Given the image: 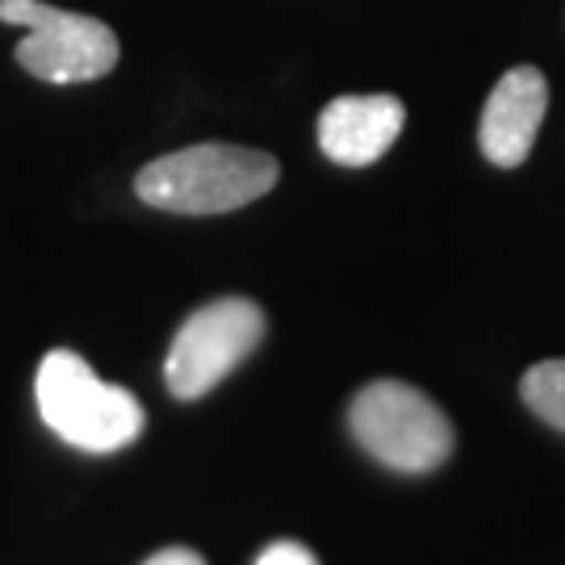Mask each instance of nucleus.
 <instances>
[{
    "label": "nucleus",
    "instance_id": "nucleus-1",
    "mask_svg": "<svg viewBox=\"0 0 565 565\" xmlns=\"http://www.w3.org/2000/svg\"><path fill=\"white\" fill-rule=\"evenodd\" d=\"M281 177L277 160L256 147H231V142H198L172 156H160L135 177L139 202L163 214H231L243 205L260 202L273 193Z\"/></svg>",
    "mask_w": 565,
    "mask_h": 565
},
{
    "label": "nucleus",
    "instance_id": "nucleus-2",
    "mask_svg": "<svg viewBox=\"0 0 565 565\" xmlns=\"http://www.w3.org/2000/svg\"><path fill=\"white\" fill-rule=\"evenodd\" d=\"M34 398H39L42 424L60 436L63 445L81 448V452H121L142 436V403L121 390L109 385L93 373V364L55 348L46 352L34 377Z\"/></svg>",
    "mask_w": 565,
    "mask_h": 565
},
{
    "label": "nucleus",
    "instance_id": "nucleus-3",
    "mask_svg": "<svg viewBox=\"0 0 565 565\" xmlns=\"http://www.w3.org/2000/svg\"><path fill=\"white\" fill-rule=\"evenodd\" d=\"M348 427L356 445L394 473H436L452 457L457 436L440 406L424 390L394 377L369 382L348 406Z\"/></svg>",
    "mask_w": 565,
    "mask_h": 565
},
{
    "label": "nucleus",
    "instance_id": "nucleus-4",
    "mask_svg": "<svg viewBox=\"0 0 565 565\" xmlns=\"http://www.w3.org/2000/svg\"><path fill=\"white\" fill-rule=\"evenodd\" d=\"M0 21L25 30L18 63L46 84H88L118 67L121 42L102 18L55 9L46 0H0Z\"/></svg>",
    "mask_w": 565,
    "mask_h": 565
},
{
    "label": "nucleus",
    "instance_id": "nucleus-5",
    "mask_svg": "<svg viewBox=\"0 0 565 565\" xmlns=\"http://www.w3.org/2000/svg\"><path fill=\"white\" fill-rule=\"evenodd\" d=\"M264 310L247 298H218L193 310L163 361L168 394L198 403L218 382H226L264 340Z\"/></svg>",
    "mask_w": 565,
    "mask_h": 565
},
{
    "label": "nucleus",
    "instance_id": "nucleus-6",
    "mask_svg": "<svg viewBox=\"0 0 565 565\" xmlns=\"http://www.w3.org/2000/svg\"><path fill=\"white\" fill-rule=\"evenodd\" d=\"M548 109V81L541 67L520 63L507 67L503 81L490 88L478 126V147L494 168H520L532 156Z\"/></svg>",
    "mask_w": 565,
    "mask_h": 565
},
{
    "label": "nucleus",
    "instance_id": "nucleus-7",
    "mask_svg": "<svg viewBox=\"0 0 565 565\" xmlns=\"http://www.w3.org/2000/svg\"><path fill=\"white\" fill-rule=\"evenodd\" d=\"M406 126V105L390 93L373 97H335L319 114V147L340 168H369L398 142Z\"/></svg>",
    "mask_w": 565,
    "mask_h": 565
},
{
    "label": "nucleus",
    "instance_id": "nucleus-8",
    "mask_svg": "<svg viewBox=\"0 0 565 565\" xmlns=\"http://www.w3.org/2000/svg\"><path fill=\"white\" fill-rule=\"evenodd\" d=\"M527 411L548 427L565 431V361H541L532 364L520 382Z\"/></svg>",
    "mask_w": 565,
    "mask_h": 565
},
{
    "label": "nucleus",
    "instance_id": "nucleus-9",
    "mask_svg": "<svg viewBox=\"0 0 565 565\" xmlns=\"http://www.w3.org/2000/svg\"><path fill=\"white\" fill-rule=\"evenodd\" d=\"M256 565H319V557L306 545H298V541H273L256 557Z\"/></svg>",
    "mask_w": 565,
    "mask_h": 565
},
{
    "label": "nucleus",
    "instance_id": "nucleus-10",
    "mask_svg": "<svg viewBox=\"0 0 565 565\" xmlns=\"http://www.w3.org/2000/svg\"><path fill=\"white\" fill-rule=\"evenodd\" d=\"M142 565H205L193 548H184V545H172V548H160L156 557H147Z\"/></svg>",
    "mask_w": 565,
    "mask_h": 565
}]
</instances>
